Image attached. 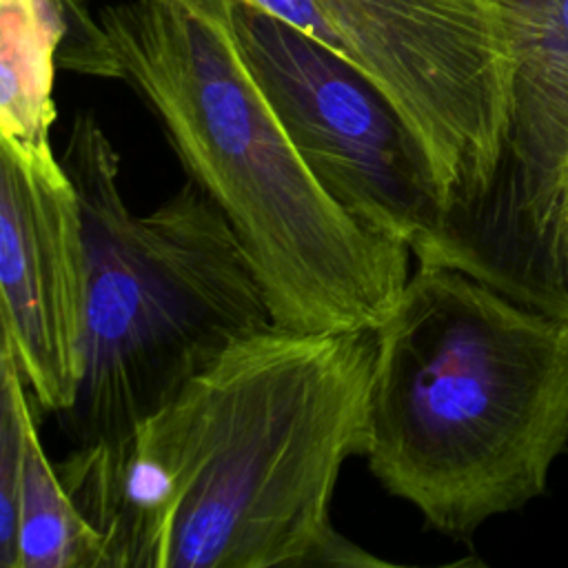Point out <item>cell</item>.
Here are the masks:
<instances>
[{"instance_id":"obj_1","label":"cell","mask_w":568,"mask_h":568,"mask_svg":"<svg viewBox=\"0 0 568 568\" xmlns=\"http://www.w3.org/2000/svg\"><path fill=\"white\" fill-rule=\"evenodd\" d=\"M375 331L271 326L129 433L75 446L58 475L102 568L377 566L331 524L366 455Z\"/></svg>"},{"instance_id":"obj_2","label":"cell","mask_w":568,"mask_h":568,"mask_svg":"<svg viewBox=\"0 0 568 568\" xmlns=\"http://www.w3.org/2000/svg\"><path fill=\"white\" fill-rule=\"evenodd\" d=\"M98 18L120 80L233 226L275 326L375 331L413 253L353 217L313 175L240 51L226 0H126Z\"/></svg>"},{"instance_id":"obj_3","label":"cell","mask_w":568,"mask_h":568,"mask_svg":"<svg viewBox=\"0 0 568 568\" xmlns=\"http://www.w3.org/2000/svg\"><path fill=\"white\" fill-rule=\"evenodd\" d=\"M366 462L466 539L546 490L568 446V320L444 264H415L375 328Z\"/></svg>"},{"instance_id":"obj_4","label":"cell","mask_w":568,"mask_h":568,"mask_svg":"<svg viewBox=\"0 0 568 568\" xmlns=\"http://www.w3.org/2000/svg\"><path fill=\"white\" fill-rule=\"evenodd\" d=\"M60 160L78 191L89 260L82 377L62 415L84 446L129 433L275 320L233 226L191 180L135 215L120 189V155L91 111L73 118Z\"/></svg>"},{"instance_id":"obj_5","label":"cell","mask_w":568,"mask_h":568,"mask_svg":"<svg viewBox=\"0 0 568 568\" xmlns=\"http://www.w3.org/2000/svg\"><path fill=\"white\" fill-rule=\"evenodd\" d=\"M313 36L397 111L442 204L437 251L479 211L497 178L515 89L504 0H246Z\"/></svg>"},{"instance_id":"obj_6","label":"cell","mask_w":568,"mask_h":568,"mask_svg":"<svg viewBox=\"0 0 568 568\" xmlns=\"http://www.w3.org/2000/svg\"><path fill=\"white\" fill-rule=\"evenodd\" d=\"M240 51L286 135L362 224L422 260L442 226L424 153L377 87L333 49L246 2L226 0Z\"/></svg>"},{"instance_id":"obj_7","label":"cell","mask_w":568,"mask_h":568,"mask_svg":"<svg viewBox=\"0 0 568 568\" xmlns=\"http://www.w3.org/2000/svg\"><path fill=\"white\" fill-rule=\"evenodd\" d=\"M0 324L31 397L64 415L82 377L89 260L73 180L51 144L0 138Z\"/></svg>"},{"instance_id":"obj_8","label":"cell","mask_w":568,"mask_h":568,"mask_svg":"<svg viewBox=\"0 0 568 568\" xmlns=\"http://www.w3.org/2000/svg\"><path fill=\"white\" fill-rule=\"evenodd\" d=\"M515 40V89L506 158H568V0H504Z\"/></svg>"},{"instance_id":"obj_9","label":"cell","mask_w":568,"mask_h":568,"mask_svg":"<svg viewBox=\"0 0 568 568\" xmlns=\"http://www.w3.org/2000/svg\"><path fill=\"white\" fill-rule=\"evenodd\" d=\"M69 0H0V138L51 144Z\"/></svg>"},{"instance_id":"obj_10","label":"cell","mask_w":568,"mask_h":568,"mask_svg":"<svg viewBox=\"0 0 568 568\" xmlns=\"http://www.w3.org/2000/svg\"><path fill=\"white\" fill-rule=\"evenodd\" d=\"M13 568H102V546L47 459L36 422L27 433Z\"/></svg>"},{"instance_id":"obj_11","label":"cell","mask_w":568,"mask_h":568,"mask_svg":"<svg viewBox=\"0 0 568 568\" xmlns=\"http://www.w3.org/2000/svg\"><path fill=\"white\" fill-rule=\"evenodd\" d=\"M11 346L0 344V566L13 568L18 501L29 426L36 410Z\"/></svg>"}]
</instances>
